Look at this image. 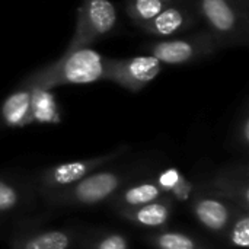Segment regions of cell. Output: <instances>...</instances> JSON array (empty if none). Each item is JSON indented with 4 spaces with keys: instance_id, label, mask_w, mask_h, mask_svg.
I'll return each instance as SVG.
<instances>
[{
    "instance_id": "15",
    "label": "cell",
    "mask_w": 249,
    "mask_h": 249,
    "mask_svg": "<svg viewBox=\"0 0 249 249\" xmlns=\"http://www.w3.org/2000/svg\"><path fill=\"white\" fill-rule=\"evenodd\" d=\"M149 244L155 249H207L193 236L172 231L149 236Z\"/></svg>"
},
{
    "instance_id": "11",
    "label": "cell",
    "mask_w": 249,
    "mask_h": 249,
    "mask_svg": "<svg viewBox=\"0 0 249 249\" xmlns=\"http://www.w3.org/2000/svg\"><path fill=\"white\" fill-rule=\"evenodd\" d=\"M1 121L7 127L19 128L32 124L31 121V89L20 86L10 93L0 109Z\"/></svg>"
},
{
    "instance_id": "10",
    "label": "cell",
    "mask_w": 249,
    "mask_h": 249,
    "mask_svg": "<svg viewBox=\"0 0 249 249\" xmlns=\"http://www.w3.org/2000/svg\"><path fill=\"white\" fill-rule=\"evenodd\" d=\"M120 216L142 228H162L172 216V204L169 200L159 198L140 207L123 209Z\"/></svg>"
},
{
    "instance_id": "6",
    "label": "cell",
    "mask_w": 249,
    "mask_h": 249,
    "mask_svg": "<svg viewBox=\"0 0 249 249\" xmlns=\"http://www.w3.org/2000/svg\"><path fill=\"white\" fill-rule=\"evenodd\" d=\"M163 64L149 54L128 58H107L104 80L117 83L130 92H139L159 76Z\"/></svg>"
},
{
    "instance_id": "23",
    "label": "cell",
    "mask_w": 249,
    "mask_h": 249,
    "mask_svg": "<svg viewBox=\"0 0 249 249\" xmlns=\"http://www.w3.org/2000/svg\"><path fill=\"white\" fill-rule=\"evenodd\" d=\"M165 3H168V4H175V3H182V1H185V0H163Z\"/></svg>"
},
{
    "instance_id": "9",
    "label": "cell",
    "mask_w": 249,
    "mask_h": 249,
    "mask_svg": "<svg viewBox=\"0 0 249 249\" xmlns=\"http://www.w3.org/2000/svg\"><path fill=\"white\" fill-rule=\"evenodd\" d=\"M193 212L196 219L206 229L214 233L226 232L235 216V210L232 209L231 201L217 197L196 198L193 204Z\"/></svg>"
},
{
    "instance_id": "1",
    "label": "cell",
    "mask_w": 249,
    "mask_h": 249,
    "mask_svg": "<svg viewBox=\"0 0 249 249\" xmlns=\"http://www.w3.org/2000/svg\"><path fill=\"white\" fill-rule=\"evenodd\" d=\"M105 66L107 57L89 47L67 50L58 60L28 76L22 86L51 90L57 86L93 83L104 80Z\"/></svg>"
},
{
    "instance_id": "12",
    "label": "cell",
    "mask_w": 249,
    "mask_h": 249,
    "mask_svg": "<svg viewBox=\"0 0 249 249\" xmlns=\"http://www.w3.org/2000/svg\"><path fill=\"white\" fill-rule=\"evenodd\" d=\"M31 89V121L38 124H58L61 114L55 101V96L48 89L29 88Z\"/></svg>"
},
{
    "instance_id": "4",
    "label": "cell",
    "mask_w": 249,
    "mask_h": 249,
    "mask_svg": "<svg viewBox=\"0 0 249 249\" xmlns=\"http://www.w3.org/2000/svg\"><path fill=\"white\" fill-rule=\"evenodd\" d=\"M219 48V42L210 32H198L184 38L156 41L143 47L149 55L158 58L162 64L193 63L216 54Z\"/></svg>"
},
{
    "instance_id": "8",
    "label": "cell",
    "mask_w": 249,
    "mask_h": 249,
    "mask_svg": "<svg viewBox=\"0 0 249 249\" xmlns=\"http://www.w3.org/2000/svg\"><path fill=\"white\" fill-rule=\"evenodd\" d=\"M198 20L197 10L182 3L168 4L155 19L142 25L140 28L149 35L155 36H172L177 34H182L193 26H196Z\"/></svg>"
},
{
    "instance_id": "2",
    "label": "cell",
    "mask_w": 249,
    "mask_h": 249,
    "mask_svg": "<svg viewBox=\"0 0 249 249\" xmlns=\"http://www.w3.org/2000/svg\"><path fill=\"white\" fill-rule=\"evenodd\" d=\"M197 15L207 23L220 47L248 42V10L238 0H197Z\"/></svg>"
},
{
    "instance_id": "16",
    "label": "cell",
    "mask_w": 249,
    "mask_h": 249,
    "mask_svg": "<svg viewBox=\"0 0 249 249\" xmlns=\"http://www.w3.org/2000/svg\"><path fill=\"white\" fill-rule=\"evenodd\" d=\"M166 6L163 0H127L125 12L136 25L142 26L155 19Z\"/></svg>"
},
{
    "instance_id": "19",
    "label": "cell",
    "mask_w": 249,
    "mask_h": 249,
    "mask_svg": "<svg viewBox=\"0 0 249 249\" xmlns=\"http://www.w3.org/2000/svg\"><path fill=\"white\" fill-rule=\"evenodd\" d=\"M187 181L181 177V174L177 169H166L159 175L158 185L162 191H169V193H181L182 191V184Z\"/></svg>"
},
{
    "instance_id": "20",
    "label": "cell",
    "mask_w": 249,
    "mask_h": 249,
    "mask_svg": "<svg viewBox=\"0 0 249 249\" xmlns=\"http://www.w3.org/2000/svg\"><path fill=\"white\" fill-rule=\"evenodd\" d=\"M128 239L121 233H107L95 241L92 249H128Z\"/></svg>"
},
{
    "instance_id": "24",
    "label": "cell",
    "mask_w": 249,
    "mask_h": 249,
    "mask_svg": "<svg viewBox=\"0 0 249 249\" xmlns=\"http://www.w3.org/2000/svg\"><path fill=\"white\" fill-rule=\"evenodd\" d=\"M238 1H241V3H245V4H248V0H238Z\"/></svg>"
},
{
    "instance_id": "18",
    "label": "cell",
    "mask_w": 249,
    "mask_h": 249,
    "mask_svg": "<svg viewBox=\"0 0 249 249\" xmlns=\"http://www.w3.org/2000/svg\"><path fill=\"white\" fill-rule=\"evenodd\" d=\"M229 241L233 247L241 249L249 248V216L247 210L241 209V213L233 216L229 228Z\"/></svg>"
},
{
    "instance_id": "5",
    "label": "cell",
    "mask_w": 249,
    "mask_h": 249,
    "mask_svg": "<svg viewBox=\"0 0 249 249\" xmlns=\"http://www.w3.org/2000/svg\"><path fill=\"white\" fill-rule=\"evenodd\" d=\"M124 182V177L114 171L92 172L73 185L57 190L54 200L60 204L95 206L109 200L117 194Z\"/></svg>"
},
{
    "instance_id": "3",
    "label": "cell",
    "mask_w": 249,
    "mask_h": 249,
    "mask_svg": "<svg viewBox=\"0 0 249 249\" xmlns=\"http://www.w3.org/2000/svg\"><path fill=\"white\" fill-rule=\"evenodd\" d=\"M118 23V12L111 0H82L73 36L67 50L88 47L111 34Z\"/></svg>"
},
{
    "instance_id": "13",
    "label": "cell",
    "mask_w": 249,
    "mask_h": 249,
    "mask_svg": "<svg viewBox=\"0 0 249 249\" xmlns=\"http://www.w3.org/2000/svg\"><path fill=\"white\" fill-rule=\"evenodd\" d=\"M162 193L156 182H140L121 191L115 197V206L120 207V210L140 207L162 198Z\"/></svg>"
},
{
    "instance_id": "14",
    "label": "cell",
    "mask_w": 249,
    "mask_h": 249,
    "mask_svg": "<svg viewBox=\"0 0 249 249\" xmlns=\"http://www.w3.org/2000/svg\"><path fill=\"white\" fill-rule=\"evenodd\" d=\"M73 242L67 231H47L19 241L13 249H69Z\"/></svg>"
},
{
    "instance_id": "17",
    "label": "cell",
    "mask_w": 249,
    "mask_h": 249,
    "mask_svg": "<svg viewBox=\"0 0 249 249\" xmlns=\"http://www.w3.org/2000/svg\"><path fill=\"white\" fill-rule=\"evenodd\" d=\"M214 184H216V188L219 190L217 193L222 194L225 197V200L235 203V204L241 206L242 210L248 212L249 190L248 184L245 181L241 184V182H238V179L225 175V177H219Z\"/></svg>"
},
{
    "instance_id": "21",
    "label": "cell",
    "mask_w": 249,
    "mask_h": 249,
    "mask_svg": "<svg viewBox=\"0 0 249 249\" xmlns=\"http://www.w3.org/2000/svg\"><path fill=\"white\" fill-rule=\"evenodd\" d=\"M18 203H19L18 191L10 184L0 179V213L12 210L13 207H16Z\"/></svg>"
},
{
    "instance_id": "22",
    "label": "cell",
    "mask_w": 249,
    "mask_h": 249,
    "mask_svg": "<svg viewBox=\"0 0 249 249\" xmlns=\"http://www.w3.org/2000/svg\"><path fill=\"white\" fill-rule=\"evenodd\" d=\"M241 133H242V143H244V146H247V144H248V140H249L248 115H245V117H244V120H242V128H241Z\"/></svg>"
},
{
    "instance_id": "7",
    "label": "cell",
    "mask_w": 249,
    "mask_h": 249,
    "mask_svg": "<svg viewBox=\"0 0 249 249\" xmlns=\"http://www.w3.org/2000/svg\"><path fill=\"white\" fill-rule=\"evenodd\" d=\"M124 150H125V147H120V149H117L111 153L102 155V156H95V158H89V159H80V160L55 165L42 174L41 182H42V185H45L47 188H51V190L66 188L69 185L76 184L77 181L88 177L89 174L96 172L101 166H105L107 163L112 162L114 159L121 156Z\"/></svg>"
}]
</instances>
